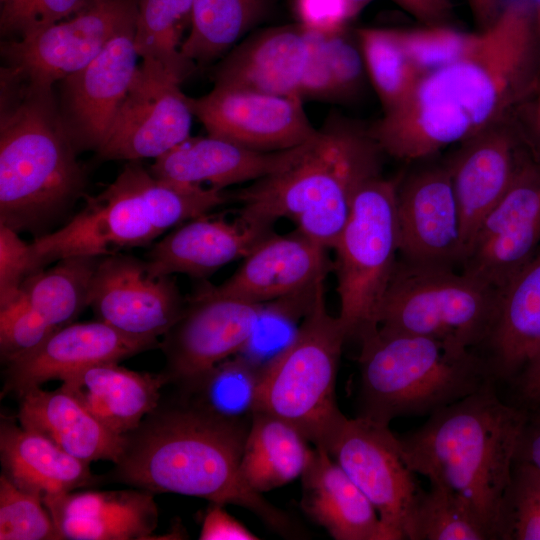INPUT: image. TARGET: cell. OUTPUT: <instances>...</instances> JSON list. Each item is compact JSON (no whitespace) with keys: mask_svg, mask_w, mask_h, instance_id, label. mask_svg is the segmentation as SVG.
Instances as JSON below:
<instances>
[{"mask_svg":"<svg viewBox=\"0 0 540 540\" xmlns=\"http://www.w3.org/2000/svg\"><path fill=\"white\" fill-rule=\"evenodd\" d=\"M536 0H508L476 43L426 73L370 129L383 153L423 160L513 115L540 85Z\"/></svg>","mask_w":540,"mask_h":540,"instance_id":"obj_1","label":"cell"},{"mask_svg":"<svg viewBox=\"0 0 540 540\" xmlns=\"http://www.w3.org/2000/svg\"><path fill=\"white\" fill-rule=\"evenodd\" d=\"M250 422L216 418L187 400L159 405L125 436L114 478L152 493H176L232 504L255 514L282 536L296 528L290 517L251 490L239 466Z\"/></svg>","mask_w":540,"mask_h":540,"instance_id":"obj_2","label":"cell"},{"mask_svg":"<svg viewBox=\"0 0 540 540\" xmlns=\"http://www.w3.org/2000/svg\"><path fill=\"white\" fill-rule=\"evenodd\" d=\"M528 415L503 402L493 381L398 437L408 467L463 498L499 539L503 503Z\"/></svg>","mask_w":540,"mask_h":540,"instance_id":"obj_3","label":"cell"},{"mask_svg":"<svg viewBox=\"0 0 540 540\" xmlns=\"http://www.w3.org/2000/svg\"><path fill=\"white\" fill-rule=\"evenodd\" d=\"M0 79V224L20 233L66 209L84 187V172L53 86L6 67Z\"/></svg>","mask_w":540,"mask_h":540,"instance_id":"obj_4","label":"cell"},{"mask_svg":"<svg viewBox=\"0 0 540 540\" xmlns=\"http://www.w3.org/2000/svg\"><path fill=\"white\" fill-rule=\"evenodd\" d=\"M382 153L369 129L332 121L292 166L236 194L239 218L269 228L288 218L297 232L332 249L358 189L380 174Z\"/></svg>","mask_w":540,"mask_h":540,"instance_id":"obj_5","label":"cell"},{"mask_svg":"<svg viewBox=\"0 0 540 540\" xmlns=\"http://www.w3.org/2000/svg\"><path fill=\"white\" fill-rule=\"evenodd\" d=\"M359 340V416L386 425L397 417L431 415L494 380L474 350L380 326Z\"/></svg>","mask_w":540,"mask_h":540,"instance_id":"obj_6","label":"cell"},{"mask_svg":"<svg viewBox=\"0 0 540 540\" xmlns=\"http://www.w3.org/2000/svg\"><path fill=\"white\" fill-rule=\"evenodd\" d=\"M322 284L292 342L261 372L257 411L282 419L325 448L345 416L336 379L346 331L328 310Z\"/></svg>","mask_w":540,"mask_h":540,"instance_id":"obj_7","label":"cell"},{"mask_svg":"<svg viewBox=\"0 0 540 540\" xmlns=\"http://www.w3.org/2000/svg\"><path fill=\"white\" fill-rule=\"evenodd\" d=\"M500 291L458 269L398 259L377 325L428 337L461 350L484 346L494 327Z\"/></svg>","mask_w":540,"mask_h":540,"instance_id":"obj_8","label":"cell"},{"mask_svg":"<svg viewBox=\"0 0 540 540\" xmlns=\"http://www.w3.org/2000/svg\"><path fill=\"white\" fill-rule=\"evenodd\" d=\"M400 179L379 174L361 185L332 248L336 252L333 270L337 277L338 318L348 339H360L378 326V311L400 249L396 209Z\"/></svg>","mask_w":540,"mask_h":540,"instance_id":"obj_9","label":"cell"},{"mask_svg":"<svg viewBox=\"0 0 540 540\" xmlns=\"http://www.w3.org/2000/svg\"><path fill=\"white\" fill-rule=\"evenodd\" d=\"M146 169L129 161L116 179L60 229L31 243L36 270L73 256L105 257L147 245L161 233L151 218L143 179Z\"/></svg>","mask_w":540,"mask_h":540,"instance_id":"obj_10","label":"cell"},{"mask_svg":"<svg viewBox=\"0 0 540 540\" xmlns=\"http://www.w3.org/2000/svg\"><path fill=\"white\" fill-rule=\"evenodd\" d=\"M324 449L373 504L387 540H412L421 489L389 425L344 416Z\"/></svg>","mask_w":540,"mask_h":540,"instance_id":"obj_11","label":"cell"},{"mask_svg":"<svg viewBox=\"0 0 540 540\" xmlns=\"http://www.w3.org/2000/svg\"><path fill=\"white\" fill-rule=\"evenodd\" d=\"M139 0H97L78 14L19 40H6V68L53 86L91 62L118 34L135 26Z\"/></svg>","mask_w":540,"mask_h":540,"instance_id":"obj_12","label":"cell"},{"mask_svg":"<svg viewBox=\"0 0 540 540\" xmlns=\"http://www.w3.org/2000/svg\"><path fill=\"white\" fill-rule=\"evenodd\" d=\"M264 305L218 294L213 287L198 291L160 344L168 384L185 393L214 366L235 356L249 340Z\"/></svg>","mask_w":540,"mask_h":540,"instance_id":"obj_13","label":"cell"},{"mask_svg":"<svg viewBox=\"0 0 540 540\" xmlns=\"http://www.w3.org/2000/svg\"><path fill=\"white\" fill-rule=\"evenodd\" d=\"M540 249V159L531 154L485 216L459 270L500 292Z\"/></svg>","mask_w":540,"mask_h":540,"instance_id":"obj_14","label":"cell"},{"mask_svg":"<svg viewBox=\"0 0 540 540\" xmlns=\"http://www.w3.org/2000/svg\"><path fill=\"white\" fill-rule=\"evenodd\" d=\"M181 82L142 61L99 149L107 160L158 158L190 137L193 112Z\"/></svg>","mask_w":540,"mask_h":540,"instance_id":"obj_15","label":"cell"},{"mask_svg":"<svg viewBox=\"0 0 540 540\" xmlns=\"http://www.w3.org/2000/svg\"><path fill=\"white\" fill-rule=\"evenodd\" d=\"M185 304L175 280L150 275L144 261L119 253L100 259L89 306L97 320L120 333L158 342Z\"/></svg>","mask_w":540,"mask_h":540,"instance_id":"obj_16","label":"cell"},{"mask_svg":"<svg viewBox=\"0 0 540 540\" xmlns=\"http://www.w3.org/2000/svg\"><path fill=\"white\" fill-rule=\"evenodd\" d=\"M189 104L208 134L256 150L292 149L307 143L318 132L298 96L214 85L201 97H189Z\"/></svg>","mask_w":540,"mask_h":540,"instance_id":"obj_17","label":"cell"},{"mask_svg":"<svg viewBox=\"0 0 540 540\" xmlns=\"http://www.w3.org/2000/svg\"><path fill=\"white\" fill-rule=\"evenodd\" d=\"M531 154L514 113L459 144L447 160L460 215L463 257L481 222Z\"/></svg>","mask_w":540,"mask_h":540,"instance_id":"obj_18","label":"cell"},{"mask_svg":"<svg viewBox=\"0 0 540 540\" xmlns=\"http://www.w3.org/2000/svg\"><path fill=\"white\" fill-rule=\"evenodd\" d=\"M396 209L400 259L422 266L460 268V215L446 163L401 178Z\"/></svg>","mask_w":540,"mask_h":540,"instance_id":"obj_19","label":"cell"},{"mask_svg":"<svg viewBox=\"0 0 540 540\" xmlns=\"http://www.w3.org/2000/svg\"><path fill=\"white\" fill-rule=\"evenodd\" d=\"M135 26L116 35L84 68L61 80L59 108L77 151L99 149L128 93L138 68Z\"/></svg>","mask_w":540,"mask_h":540,"instance_id":"obj_20","label":"cell"},{"mask_svg":"<svg viewBox=\"0 0 540 540\" xmlns=\"http://www.w3.org/2000/svg\"><path fill=\"white\" fill-rule=\"evenodd\" d=\"M322 245L295 231L270 233L245 257L215 292L247 302L265 304L295 296L325 282L334 264Z\"/></svg>","mask_w":540,"mask_h":540,"instance_id":"obj_21","label":"cell"},{"mask_svg":"<svg viewBox=\"0 0 540 540\" xmlns=\"http://www.w3.org/2000/svg\"><path fill=\"white\" fill-rule=\"evenodd\" d=\"M158 342L128 337L96 320L60 328L30 353L6 363L4 391L18 397L49 380H63L88 366L119 362L158 346Z\"/></svg>","mask_w":540,"mask_h":540,"instance_id":"obj_22","label":"cell"},{"mask_svg":"<svg viewBox=\"0 0 540 540\" xmlns=\"http://www.w3.org/2000/svg\"><path fill=\"white\" fill-rule=\"evenodd\" d=\"M308 143L282 151H261L211 134L188 137L156 158L149 171L161 180L192 185L209 183L223 190L289 168L303 155Z\"/></svg>","mask_w":540,"mask_h":540,"instance_id":"obj_23","label":"cell"},{"mask_svg":"<svg viewBox=\"0 0 540 540\" xmlns=\"http://www.w3.org/2000/svg\"><path fill=\"white\" fill-rule=\"evenodd\" d=\"M60 539H150L158 523L154 493L143 489L72 491L43 498Z\"/></svg>","mask_w":540,"mask_h":540,"instance_id":"obj_24","label":"cell"},{"mask_svg":"<svg viewBox=\"0 0 540 540\" xmlns=\"http://www.w3.org/2000/svg\"><path fill=\"white\" fill-rule=\"evenodd\" d=\"M271 232L241 218L199 216L183 223L158 241L145 261L150 275L186 274L206 277L219 268L245 258Z\"/></svg>","mask_w":540,"mask_h":540,"instance_id":"obj_25","label":"cell"},{"mask_svg":"<svg viewBox=\"0 0 540 540\" xmlns=\"http://www.w3.org/2000/svg\"><path fill=\"white\" fill-rule=\"evenodd\" d=\"M308 52V30L300 23L260 31L218 64L215 85L299 97Z\"/></svg>","mask_w":540,"mask_h":540,"instance_id":"obj_26","label":"cell"},{"mask_svg":"<svg viewBox=\"0 0 540 540\" xmlns=\"http://www.w3.org/2000/svg\"><path fill=\"white\" fill-rule=\"evenodd\" d=\"M166 377L129 370L118 362L98 363L75 371L60 386L104 426L126 435L161 402Z\"/></svg>","mask_w":540,"mask_h":540,"instance_id":"obj_27","label":"cell"},{"mask_svg":"<svg viewBox=\"0 0 540 540\" xmlns=\"http://www.w3.org/2000/svg\"><path fill=\"white\" fill-rule=\"evenodd\" d=\"M304 512L336 540H387L365 494L327 450L314 447L301 476Z\"/></svg>","mask_w":540,"mask_h":540,"instance_id":"obj_28","label":"cell"},{"mask_svg":"<svg viewBox=\"0 0 540 540\" xmlns=\"http://www.w3.org/2000/svg\"><path fill=\"white\" fill-rule=\"evenodd\" d=\"M18 420L72 456L91 463L116 464L125 447V436L104 426L75 397L59 387L47 391L32 387L19 396Z\"/></svg>","mask_w":540,"mask_h":540,"instance_id":"obj_29","label":"cell"},{"mask_svg":"<svg viewBox=\"0 0 540 540\" xmlns=\"http://www.w3.org/2000/svg\"><path fill=\"white\" fill-rule=\"evenodd\" d=\"M0 458L5 476L42 498L98 482L90 463L67 453L44 435L6 420L0 426Z\"/></svg>","mask_w":540,"mask_h":540,"instance_id":"obj_30","label":"cell"},{"mask_svg":"<svg viewBox=\"0 0 540 540\" xmlns=\"http://www.w3.org/2000/svg\"><path fill=\"white\" fill-rule=\"evenodd\" d=\"M484 346L494 378L519 373L540 351V249L500 292L497 318Z\"/></svg>","mask_w":540,"mask_h":540,"instance_id":"obj_31","label":"cell"},{"mask_svg":"<svg viewBox=\"0 0 540 540\" xmlns=\"http://www.w3.org/2000/svg\"><path fill=\"white\" fill-rule=\"evenodd\" d=\"M296 428L273 415L256 412L250 422L239 472L254 492L282 487L302 476L314 448Z\"/></svg>","mask_w":540,"mask_h":540,"instance_id":"obj_32","label":"cell"},{"mask_svg":"<svg viewBox=\"0 0 540 540\" xmlns=\"http://www.w3.org/2000/svg\"><path fill=\"white\" fill-rule=\"evenodd\" d=\"M100 257L73 256L57 261L27 278L19 292L51 327L59 330L89 306L93 278Z\"/></svg>","mask_w":540,"mask_h":540,"instance_id":"obj_33","label":"cell"},{"mask_svg":"<svg viewBox=\"0 0 540 540\" xmlns=\"http://www.w3.org/2000/svg\"><path fill=\"white\" fill-rule=\"evenodd\" d=\"M271 0H193L182 55L208 63L223 55L267 13Z\"/></svg>","mask_w":540,"mask_h":540,"instance_id":"obj_34","label":"cell"},{"mask_svg":"<svg viewBox=\"0 0 540 540\" xmlns=\"http://www.w3.org/2000/svg\"><path fill=\"white\" fill-rule=\"evenodd\" d=\"M193 0H139L134 44L142 61L162 67L182 82L194 63L181 53L191 24Z\"/></svg>","mask_w":540,"mask_h":540,"instance_id":"obj_35","label":"cell"},{"mask_svg":"<svg viewBox=\"0 0 540 540\" xmlns=\"http://www.w3.org/2000/svg\"><path fill=\"white\" fill-rule=\"evenodd\" d=\"M261 372L233 356L208 371L185 392L188 402L227 421L249 422L257 411Z\"/></svg>","mask_w":540,"mask_h":540,"instance_id":"obj_36","label":"cell"},{"mask_svg":"<svg viewBox=\"0 0 540 540\" xmlns=\"http://www.w3.org/2000/svg\"><path fill=\"white\" fill-rule=\"evenodd\" d=\"M366 73L383 112L401 104L423 76L401 46L395 29L363 27L356 31Z\"/></svg>","mask_w":540,"mask_h":540,"instance_id":"obj_37","label":"cell"},{"mask_svg":"<svg viewBox=\"0 0 540 540\" xmlns=\"http://www.w3.org/2000/svg\"><path fill=\"white\" fill-rule=\"evenodd\" d=\"M494 540L471 506L437 484L420 490L413 516L412 540Z\"/></svg>","mask_w":540,"mask_h":540,"instance_id":"obj_38","label":"cell"},{"mask_svg":"<svg viewBox=\"0 0 540 540\" xmlns=\"http://www.w3.org/2000/svg\"><path fill=\"white\" fill-rule=\"evenodd\" d=\"M265 303L245 346L235 355L262 372L294 339L318 288Z\"/></svg>","mask_w":540,"mask_h":540,"instance_id":"obj_39","label":"cell"},{"mask_svg":"<svg viewBox=\"0 0 540 540\" xmlns=\"http://www.w3.org/2000/svg\"><path fill=\"white\" fill-rule=\"evenodd\" d=\"M0 539L61 540L43 498L0 477Z\"/></svg>","mask_w":540,"mask_h":540,"instance_id":"obj_40","label":"cell"},{"mask_svg":"<svg viewBox=\"0 0 540 540\" xmlns=\"http://www.w3.org/2000/svg\"><path fill=\"white\" fill-rule=\"evenodd\" d=\"M499 539L540 540V471L529 464L514 461Z\"/></svg>","mask_w":540,"mask_h":540,"instance_id":"obj_41","label":"cell"},{"mask_svg":"<svg viewBox=\"0 0 540 540\" xmlns=\"http://www.w3.org/2000/svg\"><path fill=\"white\" fill-rule=\"evenodd\" d=\"M395 30L401 46L422 75L460 58L479 37V32H462L447 25Z\"/></svg>","mask_w":540,"mask_h":540,"instance_id":"obj_42","label":"cell"},{"mask_svg":"<svg viewBox=\"0 0 540 540\" xmlns=\"http://www.w3.org/2000/svg\"><path fill=\"white\" fill-rule=\"evenodd\" d=\"M97 0H0L1 34L19 40L68 19Z\"/></svg>","mask_w":540,"mask_h":540,"instance_id":"obj_43","label":"cell"},{"mask_svg":"<svg viewBox=\"0 0 540 540\" xmlns=\"http://www.w3.org/2000/svg\"><path fill=\"white\" fill-rule=\"evenodd\" d=\"M57 330L45 322L18 294L0 306V354L4 363L39 347Z\"/></svg>","mask_w":540,"mask_h":540,"instance_id":"obj_44","label":"cell"},{"mask_svg":"<svg viewBox=\"0 0 540 540\" xmlns=\"http://www.w3.org/2000/svg\"><path fill=\"white\" fill-rule=\"evenodd\" d=\"M0 224V306L18 296L29 276L37 272L30 243Z\"/></svg>","mask_w":540,"mask_h":540,"instance_id":"obj_45","label":"cell"},{"mask_svg":"<svg viewBox=\"0 0 540 540\" xmlns=\"http://www.w3.org/2000/svg\"><path fill=\"white\" fill-rule=\"evenodd\" d=\"M324 44L340 100H349L364 84L366 69L359 44H355L344 30L324 34Z\"/></svg>","mask_w":540,"mask_h":540,"instance_id":"obj_46","label":"cell"},{"mask_svg":"<svg viewBox=\"0 0 540 540\" xmlns=\"http://www.w3.org/2000/svg\"><path fill=\"white\" fill-rule=\"evenodd\" d=\"M307 30L309 52L299 88V97L302 100H340L337 83L325 49L324 33Z\"/></svg>","mask_w":540,"mask_h":540,"instance_id":"obj_47","label":"cell"},{"mask_svg":"<svg viewBox=\"0 0 540 540\" xmlns=\"http://www.w3.org/2000/svg\"><path fill=\"white\" fill-rule=\"evenodd\" d=\"M294 7L301 25L324 34L344 30L354 17L344 0H295Z\"/></svg>","mask_w":540,"mask_h":540,"instance_id":"obj_48","label":"cell"},{"mask_svg":"<svg viewBox=\"0 0 540 540\" xmlns=\"http://www.w3.org/2000/svg\"><path fill=\"white\" fill-rule=\"evenodd\" d=\"M218 503H211L203 518L200 540H255L259 539L246 526L231 516Z\"/></svg>","mask_w":540,"mask_h":540,"instance_id":"obj_49","label":"cell"},{"mask_svg":"<svg viewBox=\"0 0 540 540\" xmlns=\"http://www.w3.org/2000/svg\"><path fill=\"white\" fill-rule=\"evenodd\" d=\"M426 26L447 25L452 15L451 0H393Z\"/></svg>","mask_w":540,"mask_h":540,"instance_id":"obj_50","label":"cell"},{"mask_svg":"<svg viewBox=\"0 0 540 540\" xmlns=\"http://www.w3.org/2000/svg\"><path fill=\"white\" fill-rule=\"evenodd\" d=\"M515 117L529 149L540 159V89L516 110Z\"/></svg>","mask_w":540,"mask_h":540,"instance_id":"obj_51","label":"cell"},{"mask_svg":"<svg viewBox=\"0 0 540 540\" xmlns=\"http://www.w3.org/2000/svg\"><path fill=\"white\" fill-rule=\"evenodd\" d=\"M515 461L523 462L540 471V413L528 416L517 448Z\"/></svg>","mask_w":540,"mask_h":540,"instance_id":"obj_52","label":"cell"},{"mask_svg":"<svg viewBox=\"0 0 540 540\" xmlns=\"http://www.w3.org/2000/svg\"><path fill=\"white\" fill-rule=\"evenodd\" d=\"M519 389L528 403L540 405V351L520 371Z\"/></svg>","mask_w":540,"mask_h":540,"instance_id":"obj_53","label":"cell"},{"mask_svg":"<svg viewBox=\"0 0 540 540\" xmlns=\"http://www.w3.org/2000/svg\"><path fill=\"white\" fill-rule=\"evenodd\" d=\"M505 5L503 0H480L478 8L473 14L475 20L480 25V30L489 27L498 17Z\"/></svg>","mask_w":540,"mask_h":540,"instance_id":"obj_54","label":"cell"},{"mask_svg":"<svg viewBox=\"0 0 540 540\" xmlns=\"http://www.w3.org/2000/svg\"><path fill=\"white\" fill-rule=\"evenodd\" d=\"M351 9L354 16H356L365 6H367L373 0H344Z\"/></svg>","mask_w":540,"mask_h":540,"instance_id":"obj_55","label":"cell"},{"mask_svg":"<svg viewBox=\"0 0 540 540\" xmlns=\"http://www.w3.org/2000/svg\"><path fill=\"white\" fill-rule=\"evenodd\" d=\"M536 24L540 39V0H536Z\"/></svg>","mask_w":540,"mask_h":540,"instance_id":"obj_56","label":"cell"},{"mask_svg":"<svg viewBox=\"0 0 540 540\" xmlns=\"http://www.w3.org/2000/svg\"><path fill=\"white\" fill-rule=\"evenodd\" d=\"M471 8L472 13L474 14L478 8L480 0H467Z\"/></svg>","mask_w":540,"mask_h":540,"instance_id":"obj_57","label":"cell"},{"mask_svg":"<svg viewBox=\"0 0 540 540\" xmlns=\"http://www.w3.org/2000/svg\"><path fill=\"white\" fill-rule=\"evenodd\" d=\"M539 89H540V85H539Z\"/></svg>","mask_w":540,"mask_h":540,"instance_id":"obj_58","label":"cell"}]
</instances>
